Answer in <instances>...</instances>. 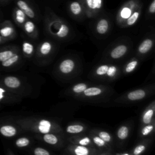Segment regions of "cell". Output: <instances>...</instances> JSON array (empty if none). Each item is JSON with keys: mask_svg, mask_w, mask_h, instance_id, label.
Wrapping results in <instances>:
<instances>
[{"mask_svg": "<svg viewBox=\"0 0 155 155\" xmlns=\"http://www.w3.org/2000/svg\"><path fill=\"white\" fill-rule=\"evenodd\" d=\"M82 4L85 15L91 18L96 16L103 7V0H79Z\"/></svg>", "mask_w": 155, "mask_h": 155, "instance_id": "cell-12", "label": "cell"}, {"mask_svg": "<svg viewBox=\"0 0 155 155\" xmlns=\"http://www.w3.org/2000/svg\"><path fill=\"white\" fill-rule=\"evenodd\" d=\"M22 97L13 93L0 83V104L12 105L21 102Z\"/></svg>", "mask_w": 155, "mask_h": 155, "instance_id": "cell-14", "label": "cell"}, {"mask_svg": "<svg viewBox=\"0 0 155 155\" xmlns=\"http://www.w3.org/2000/svg\"><path fill=\"white\" fill-rule=\"evenodd\" d=\"M7 41H8L6 39H5L4 38H3L2 36H1V35H0V44H3V43H5V42H7Z\"/></svg>", "mask_w": 155, "mask_h": 155, "instance_id": "cell-41", "label": "cell"}, {"mask_svg": "<svg viewBox=\"0 0 155 155\" xmlns=\"http://www.w3.org/2000/svg\"><path fill=\"white\" fill-rule=\"evenodd\" d=\"M92 84H93L86 82H81L74 84L67 88V90L65 91V94L68 96L74 97L83 92L86 88Z\"/></svg>", "mask_w": 155, "mask_h": 155, "instance_id": "cell-25", "label": "cell"}, {"mask_svg": "<svg viewBox=\"0 0 155 155\" xmlns=\"http://www.w3.org/2000/svg\"><path fill=\"white\" fill-rule=\"evenodd\" d=\"M35 137L39 140L56 148L62 147L65 143L64 136L53 133L36 134L35 135Z\"/></svg>", "mask_w": 155, "mask_h": 155, "instance_id": "cell-13", "label": "cell"}, {"mask_svg": "<svg viewBox=\"0 0 155 155\" xmlns=\"http://www.w3.org/2000/svg\"><path fill=\"white\" fill-rule=\"evenodd\" d=\"M0 20H1V18H0Z\"/></svg>", "mask_w": 155, "mask_h": 155, "instance_id": "cell-44", "label": "cell"}, {"mask_svg": "<svg viewBox=\"0 0 155 155\" xmlns=\"http://www.w3.org/2000/svg\"><path fill=\"white\" fill-rule=\"evenodd\" d=\"M36 50V47L35 44L29 41L25 40L22 44V53L24 57L30 59L34 56Z\"/></svg>", "mask_w": 155, "mask_h": 155, "instance_id": "cell-30", "label": "cell"}, {"mask_svg": "<svg viewBox=\"0 0 155 155\" xmlns=\"http://www.w3.org/2000/svg\"><path fill=\"white\" fill-rule=\"evenodd\" d=\"M142 12V5L136 8L130 16L120 26L121 28H127L135 24L140 16Z\"/></svg>", "mask_w": 155, "mask_h": 155, "instance_id": "cell-31", "label": "cell"}, {"mask_svg": "<svg viewBox=\"0 0 155 155\" xmlns=\"http://www.w3.org/2000/svg\"><path fill=\"white\" fill-rule=\"evenodd\" d=\"M11 0H0V4L5 5V4H7L10 2Z\"/></svg>", "mask_w": 155, "mask_h": 155, "instance_id": "cell-40", "label": "cell"}, {"mask_svg": "<svg viewBox=\"0 0 155 155\" xmlns=\"http://www.w3.org/2000/svg\"><path fill=\"white\" fill-rule=\"evenodd\" d=\"M148 13L150 15H153L155 13V0H152L150 2L148 8Z\"/></svg>", "mask_w": 155, "mask_h": 155, "instance_id": "cell-39", "label": "cell"}, {"mask_svg": "<svg viewBox=\"0 0 155 155\" xmlns=\"http://www.w3.org/2000/svg\"><path fill=\"white\" fill-rule=\"evenodd\" d=\"M56 46L50 39L41 41L36 47L35 53V62L38 65H45L51 61L56 54Z\"/></svg>", "mask_w": 155, "mask_h": 155, "instance_id": "cell-8", "label": "cell"}, {"mask_svg": "<svg viewBox=\"0 0 155 155\" xmlns=\"http://www.w3.org/2000/svg\"><path fill=\"white\" fill-rule=\"evenodd\" d=\"M121 74V68L115 64L107 62L98 64L90 72L91 79L97 81L111 82L116 80Z\"/></svg>", "mask_w": 155, "mask_h": 155, "instance_id": "cell-4", "label": "cell"}, {"mask_svg": "<svg viewBox=\"0 0 155 155\" xmlns=\"http://www.w3.org/2000/svg\"><path fill=\"white\" fill-rule=\"evenodd\" d=\"M0 35L7 41L14 39L16 37V29L10 20H5L0 23Z\"/></svg>", "mask_w": 155, "mask_h": 155, "instance_id": "cell-17", "label": "cell"}, {"mask_svg": "<svg viewBox=\"0 0 155 155\" xmlns=\"http://www.w3.org/2000/svg\"><path fill=\"white\" fill-rule=\"evenodd\" d=\"M12 17L15 24L20 28H22L23 24L28 19L26 15L16 6L13 10Z\"/></svg>", "mask_w": 155, "mask_h": 155, "instance_id": "cell-29", "label": "cell"}, {"mask_svg": "<svg viewBox=\"0 0 155 155\" xmlns=\"http://www.w3.org/2000/svg\"><path fill=\"white\" fill-rule=\"evenodd\" d=\"M154 44V38L150 36L144 38L139 44L136 50L137 56L139 58L145 57L152 50Z\"/></svg>", "mask_w": 155, "mask_h": 155, "instance_id": "cell-18", "label": "cell"}, {"mask_svg": "<svg viewBox=\"0 0 155 155\" xmlns=\"http://www.w3.org/2000/svg\"><path fill=\"white\" fill-rule=\"evenodd\" d=\"M142 5L139 0H128L119 9L116 15V22L120 26L139 7Z\"/></svg>", "mask_w": 155, "mask_h": 155, "instance_id": "cell-10", "label": "cell"}, {"mask_svg": "<svg viewBox=\"0 0 155 155\" xmlns=\"http://www.w3.org/2000/svg\"><path fill=\"white\" fill-rule=\"evenodd\" d=\"M88 127L81 122H72L67 125L65 127V131L70 134H77L86 131Z\"/></svg>", "mask_w": 155, "mask_h": 155, "instance_id": "cell-26", "label": "cell"}, {"mask_svg": "<svg viewBox=\"0 0 155 155\" xmlns=\"http://www.w3.org/2000/svg\"><path fill=\"white\" fill-rule=\"evenodd\" d=\"M92 132L97 135L99 137L103 139L105 142L108 143L112 147H114V140L112 135L108 131L99 128H94L91 130Z\"/></svg>", "mask_w": 155, "mask_h": 155, "instance_id": "cell-34", "label": "cell"}, {"mask_svg": "<svg viewBox=\"0 0 155 155\" xmlns=\"http://www.w3.org/2000/svg\"><path fill=\"white\" fill-rule=\"evenodd\" d=\"M111 28L110 20L107 18H101L96 22L94 30L96 33L100 36H104L108 34Z\"/></svg>", "mask_w": 155, "mask_h": 155, "instance_id": "cell-21", "label": "cell"}, {"mask_svg": "<svg viewBox=\"0 0 155 155\" xmlns=\"http://www.w3.org/2000/svg\"><path fill=\"white\" fill-rule=\"evenodd\" d=\"M0 83L13 93L22 97L28 96L31 93V86L16 76H2L0 78Z\"/></svg>", "mask_w": 155, "mask_h": 155, "instance_id": "cell-7", "label": "cell"}, {"mask_svg": "<svg viewBox=\"0 0 155 155\" xmlns=\"http://www.w3.org/2000/svg\"><path fill=\"white\" fill-rule=\"evenodd\" d=\"M20 51L18 47L15 45L6 46L0 48V63L5 61L15 53Z\"/></svg>", "mask_w": 155, "mask_h": 155, "instance_id": "cell-27", "label": "cell"}, {"mask_svg": "<svg viewBox=\"0 0 155 155\" xmlns=\"http://www.w3.org/2000/svg\"><path fill=\"white\" fill-rule=\"evenodd\" d=\"M15 123L24 131H31L36 134L53 133L65 136L64 131L60 124L51 119L31 116L18 119L16 120Z\"/></svg>", "mask_w": 155, "mask_h": 155, "instance_id": "cell-1", "label": "cell"}, {"mask_svg": "<svg viewBox=\"0 0 155 155\" xmlns=\"http://www.w3.org/2000/svg\"><path fill=\"white\" fill-rule=\"evenodd\" d=\"M22 58V54L21 51L15 53L13 56L4 62L0 63L1 65L4 68H10L19 63Z\"/></svg>", "mask_w": 155, "mask_h": 155, "instance_id": "cell-35", "label": "cell"}, {"mask_svg": "<svg viewBox=\"0 0 155 155\" xmlns=\"http://www.w3.org/2000/svg\"><path fill=\"white\" fill-rule=\"evenodd\" d=\"M155 126V120L145 125H141L140 129L139 131V137L141 138H145L147 136L151 135L154 133Z\"/></svg>", "mask_w": 155, "mask_h": 155, "instance_id": "cell-36", "label": "cell"}, {"mask_svg": "<svg viewBox=\"0 0 155 155\" xmlns=\"http://www.w3.org/2000/svg\"><path fill=\"white\" fill-rule=\"evenodd\" d=\"M1 107H2V105H1V104H0V108H1Z\"/></svg>", "mask_w": 155, "mask_h": 155, "instance_id": "cell-43", "label": "cell"}, {"mask_svg": "<svg viewBox=\"0 0 155 155\" xmlns=\"http://www.w3.org/2000/svg\"><path fill=\"white\" fill-rule=\"evenodd\" d=\"M131 132V126L129 124H124L121 125L117 130L116 135L118 141L125 142L128 138Z\"/></svg>", "mask_w": 155, "mask_h": 155, "instance_id": "cell-28", "label": "cell"}, {"mask_svg": "<svg viewBox=\"0 0 155 155\" xmlns=\"http://www.w3.org/2000/svg\"><path fill=\"white\" fill-rule=\"evenodd\" d=\"M16 124V123H15ZM22 128L17 124L10 122H0V134L5 137H13L18 135Z\"/></svg>", "mask_w": 155, "mask_h": 155, "instance_id": "cell-15", "label": "cell"}, {"mask_svg": "<svg viewBox=\"0 0 155 155\" xmlns=\"http://www.w3.org/2000/svg\"><path fill=\"white\" fill-rule=\"evenodd\" d=\"M32 153L34 155H50L51 153L45 148L42 147H35L32 150Z\"/></svg>", "mask_w": 155, "mask_h": 155, "instance_id": "cell-38", "label": "cell"}, {"mask_svg": "<svg viewBox=\"0 0 155 155\" xmlns=\"http://www.w3.org/2000/svg\"><path fill=\"white\" fill-rule=\"evenodd\" d=\"M67 141L70 143L76 145L96 148L89 135H86L83 133L72 135L67 139Z\"/></svg>", "mask_w": 155, "mask_h": 155, "instance_id": "cell-19", "label": "cell"}, {"mask_svg": "<svg viewBox=\"0 0 155 155\" xmlns=\"http://www.w3.org/2000/svg\"><path fill=\"white\" fill-rule=\"evenodd\" d=\"M64 153L74 155H103L102 153L96 148L76 145L70 142L64 150Z\"/></svg>", "mask_w": 155, "mask_h": 155, "instance_id": "cell-11", "label": "cell"}, {"mask_svg": "<svg viewBox=\"0 0 155 155\" xmlns=\"http://www.w3.org/2000/svg\"><path fill=\"white\" fill-rule=\"evenodd\" d=\"M140 59V58L138 56L133 57L131 59H130L124 65L122 71V73L124 74H128L134 71L139 64Z\"/></svg>", "mask_w": 155, "mask_h": 155, "instance_id": "cell-33", "label": "cell"}, {"mask_svg": "<svg viewBox=\"0 0 155 155\" xmlns=\"http://www.w3.org/2000/svg\"><path fill=\"white\" fill-rule=\"evenodd\" d=\"M114 93V90L110 86L105 85L93 84L89 86L81 93L73 97L87 101L88 102H101L107 101Z\"/></svg>", "mask_w": 155, "mask_h": 155, "instance_id": "cell-3", "label": "cell"}, {"mask_svg": "<svg viewBox=\"0 0 155 155\" xmlns=\"http://www.w3.org/2000/svg\"><path fill=\"white\" fill-rule=\"evenodd\" d=\"M155 111V101H153L145 108L140 117L141 125L150 124L155 120L154 117Z\"/></svg>", "mask_w": 155, "mask_h": 155, "instance_id": "cell-20", "label": "cell"}, {"mask_svg": "<svg viewBox=\"0 0 155 155\" xmlns=\"http://www.w3.org/2000/svg\"><path fill=\"white\" fill-rule=\"evenodd\" d=\"M31 143V139L28 137L22 136L16 139L15 141V145L16 147L22 148L28 147Z\"/></svg>", "mask_w": 155, "mask_h": 155, "instance_id": "cell-37", "label": "cell"}, {"mask_svg": "<svg viewBox=\"0 0 155 155\" xmlns=\"http://www.w3.org/2000/svg\"><path fill=\"white\" fill-rule=\"evenodd\" d=\"M152 142L153 139H150L149 138L143 139L134 147V148L132 150L131 153H130L131 154L139 155L143 153L150 147Z\"/></svg>", "mask_w": 155, "mask_h": 155, "instance_id": "cell-32", "label": "cell"}, {"mask_svg": "<svg viewBox=\"0 0 155 155\" xmlns=\"http://www.w3.org/2000/svg\"><path fill=\"white\" fill-rule=\"evenodd\" d=\"M25 33L33 39H37L39 36V31L35 22L28 18L21 28Z\"/></svg>", "mask_w": 155, "mask_h": 155, "instance_id": "cell-24", "label": "cell"}, {"mask_svg": "<svg viewBox=\"0 0 155 155\" xmlns=\"http://www.w3.org/2000/svg\"><path fill=\"white\" fill-rule=\"evenodd\" d=\"M16 7L19 8L30 19H35L36 18V13L34 8L26 0H15Z\"/></svg>", "mask_w": 155, "mask_h": 155, "instance_id": "cell-22", "label": "cell"}, {"mask_svg": "<svg viewBox=\"0 0 155 155\" xmlns=\"http://www.w3.org/2000/svg\"><path fill=\"white\" fill-rule=\"evenodd\" d=\"M88 135L91 137L96 148L101 151L103 155L113 154V147L110 146L108 143H107L106 142H105L103 139H102L91 131H90L88 132Z\"/></svg>", "mask_w": 155, "mask_h": 155, "instance_id": "cell-16", "label": "cell"}, {"mask_svg": "<svg viewBox=\"0 0 155 155\" xmlns=\"http://www.w3.org/2000/svg\"><path fill=\"white\" fill-rule=\"evenodd\" d=\"M81 69V63L73 56L62 58L55 68V75L60 79H68L78 76Z\"/></svg>", "mask_w": 155, "mask_h": 155, "instance_id": "cell-5", "label": "cell"}, {"mask_svg": "<svg viewBox=\"0 0 155 155\" xmlns=\"http://www.w3.org/2000/svg\"><path fill=\"white\" fill-rule=\"evenodd\" d=\"M44 24L47 35L59 41H67L73 36L68 24L48 7L45 8Z\"/></svg>", "mask_w": 155, "mask_h": 155, "instance_id": "cell-2", "label": "cell"}, {"mask_svg": "<svg viewBox=\"0 0 155 155\" xmlns=\"http://www.w3.org/2000/svg\"><path fill=\"white\" fill-rule=\"evenodd\" d=\"M68 10L71 15L75 18H81L85 15L83 6L79 0L71 1L68 5Z\"/></svg>", "mask_w": 155, "mask_h": 155, "instance_id": "cell-23", "label": "cell"}, {"mask_svg": "<svg viewBox=\"0 0 155 155\" xmlns=\"http://www.w3.org/2000/svg\"><path fill=\"white\" fill-rule=\"evenodd\" d=\"M154 84H150L145 87L128 91L122 94L114 100L116 104H130L140 102L151 94L154 91Z\"/></svg>", "mask_w": 155, "mask_h": 155, "instance_id": "cell-6", "label": "cell"}, {"mask_svg": "<svg viewBox=\"0 0 155 155\" xmlns=\"http://www.w3.org/2000/svg\"><path fill=\"white\" fill-rule=\"evenodd\" d=\"M116 155H130L131 154L130 153H115Z\"/></svg>", "mask_w": 155, "mask_h": 155, "instance_id": "cell-42", "label": "cell"}, {"mask_svg": "<svg viewBox=\"0 0 155 155\" xmlns=\"http://www.w3.org/2000/svg\"><path fill=\"white\" fill-rule=\"evenodd\" d=\"M133 43L126 39L120 40L113 44L104 53V59L108 62L123 59L131 50Z\"/></svg>", "mask_w": 155, "mask_h": 155, "instance_id": "cell-9", "label": "cell"}]
</instances>
